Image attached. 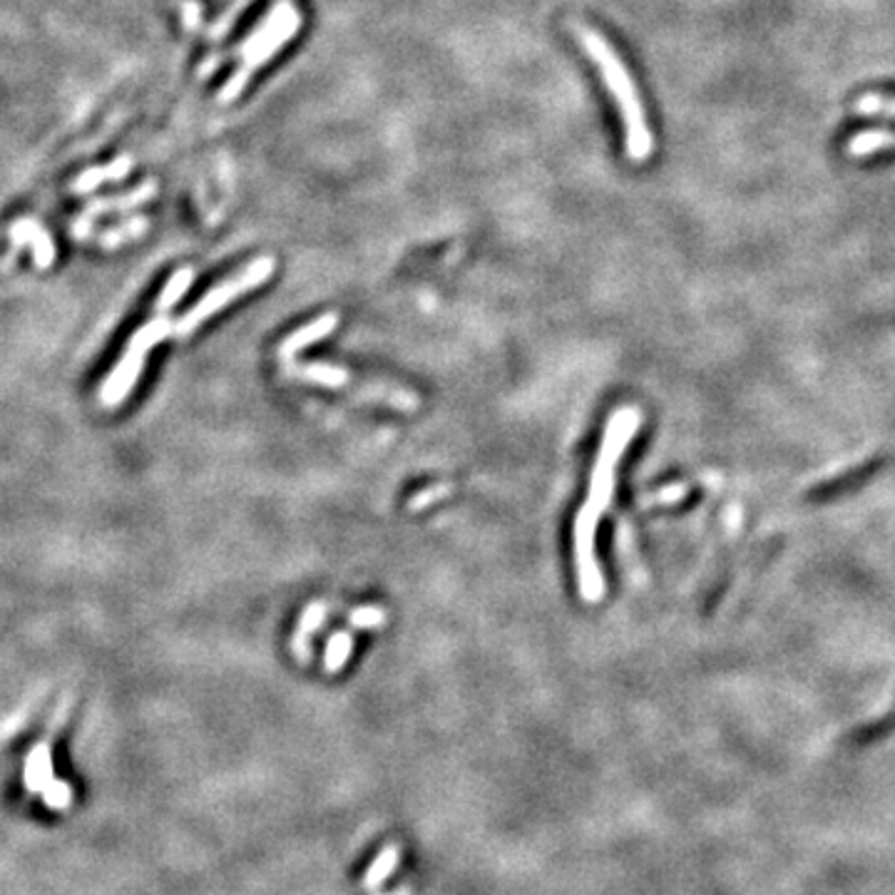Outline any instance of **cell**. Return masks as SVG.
I'll use <instances>...</instances> for the list:
<instances>
[{
  "label": "cell",
  "mask_w": 895,
  "mask_h": 895,
  "mask_svg": "<svg viewBox=\"0 0 895 895\" xmlns=\"http://www.w3.org/2000/svg\"><path fill=\"white\" fill-rule=\"evenodd\" d=\"M575 33L582 48H585L587 55L592 58V63H595L602 73V80H605L610 95L615 97V105L620 107L622 125H625V149L629 159L632 163H645L652 155V133L647 127L645 110H642L639 103V93L635 83H632L625 63L615 55V50L610 48L607 40L602 38L597 30L580 25L575 28Z\"/></svg>",
  "instance_id": "6da1fadb"
},
{
  "label": "cell",
  "mask_w": 895,
  "mask_h": 895,
  "mask_svg": "<svg viewBox=\"0 0 895 895\" xmlns=\"http://www.w3.org/2000/svg\"><path fill=\"white\" fill-rule=\"evenodd\" d=\"M169 334H173V321H169V316L155 314L147 324L139 326L133 339H129V344L125 346V354L119 356L115 368L110 371V376L105 378L103 391H100V404L105 408H117L119 404H125L129 391L135 388L139 374H143L147 354Z\"/></svg>",
  "instance_id": "7a4b0ae2"
},
{
  "label": "cell",
  "mask_w": 895,
  "mask_h": 895,
  "mask_svg": "<svg viewBox=\"0 0 895 895\" xmlns=\"http://www.w3.org/2000/svg\"><path fill=\"white\" fill-rule=\"evenodd\" d=\"M271 274H274V259L257 257L251 264L237 271V274L225 279L222 284L209 289L192 309L185 311V314L173 324V334L179 339H187L189 334H195V331L202 326L207 319H212L215 314H219V311L227 309L231 301L239 299L241 294H247V291H251V289L267 284Z\"/></svg>",
  "instance_id": "3957f363"
},
{
  "label": "cell",
  "mask_w": 895,
  "mask_h": 895,
  "mask_svg": "<svg viewBox=\"0 0 895 895\" xmlns=\"http://www.w3.org/2000/svg\"><path fill=\"white\" fill-rule=\"evenodd\" d=\"M637 428H639V414H635V410H620V414L610 418V424L605 428L600 456L590 476V492L585 502L592 510H597L600 516L610 506L612 492H615L617 462L622 458V452L629 446V438L635 436Z\"/></svg>",
  "instance_id": "277c9868"
},
{
  "label": "cell",
  "mask_w": 895,
  "mask_h": 895,
  "mask_svg": "<svg viewBox=\"0 0 895 895\" xmlns=\"http://www.w3.org/2000/svg\"><path fill=\"white\" fill-rule=\"evenodd\" d=\"M600 525V512L590 506H582L575 516V528H572V545H575V568L580 592L585 602L595 605L605 595V577L597 565L595 555V535Z\"/></svg>",
  "instance_id": "5b68a950"
},
{
  "label": "cell",
  "mask_w": 895,
  "mask_h": 895,
  "mask_svg": "<svg viewBox=\"0 0 895 895\" xmlns=\"http://www.w3.org/2000/svg\"><path fill=\"white\" fill-rule=\"evenodd\" d=\"M301 28V15L296 13V8L291 10L289 18L284 20V25H281L274 35L269 40H264L254 53H249L241 58V65L235 75L229 77V83L222 87V93H219V103H231V100L241 95V90L247 87V83L251 80V75L257 73V70L264 67L271 58H274L281 48H284L291 38L296 35V30Z\"/></svg>",
  "instance_id": "8992f818"
},
{
  "label": "cell",
  "mask_w": 895,
  "mask_h": 895,
  "mask_svg": "<svg viewBox=\"0 0 895 895\" xmlns=\"http://www.w3.org/2000/svg\"><path fill=\"white\" fill-rule=\"evenodd\" d=\"M336 326H339V314L329 311V314L314 319L311 324L296 329L294 334H289L284 341H281V346H279L281 358L291 361L299 354V351L314 346V344H319V341H324L329 334H334Z\"/></svg>",
  "instance_id": "52a82bcc"
},
{
  "label": "cell",
  "mask_w": 895,
  "mask_h": 895,
  "mask_svg": "<svg viewBox=\"0 0 895 895\" xmlns=\"http://www.w3.org/2000/svg\"><path fill=\"white\" fill-rule=\"evenodd\" d=\"M329 610H331L329 602H311V605L304 610V615L299 617V627L294 632V639H291V649H294V655L301 665H309L311 662L309 639L314 632H319L326 625Z\"/></svg>",
  "instance_id": "ba28073f"
},
{
  "label": "cell",
  "mask_w": 895,
  "mask_h": 895,
  "mask_svg": "<svg viewBox=\"0 0 895 895\" xmlns=\"http://www.w3.org/2000/svg\"><path fill=\"white\" fill-rule=\"evenodd\" d=\"M881 466H883L881 458L863 462V466H858V468H851L846 472H841L839 478H831L826 482H821V486L813 488L809 496H811V500H831L836 496H843V492H849L853 488H858L861 482H866Z\"/></svg>",
  "instance_id": "9c48e42d"
},
{
  "label": "cell",
  "mask_w": 895,
  "mask_h": 895,
  "mask_svg": "<svg viewBox=\"0 0 895 895\" xmlns=\"http://www.w3.org/2000/svg\"><path fill=\"white\" fill-rule=\"evenodd\" d=\"M10 235L18 241V244H30L33 247V257H35V264L40 269H48L53 264V257H55V249H53V241L48 239V235L43 229H40L35 222H30V219H23V222L13 225L10 229Z\"/></svg>",
  "instance_id": "30bf717a"
},
{
  "label": "cell",
  "mask_w": 895,
  "mask_h": 895,
  "mask_svg": "<svg viewBox=\"0 0 895 895\" xmlns=\"http://www.w3.org/2000/svg\"><path fill=\"white\" fill-rule=\"evenodd\" d=\"M398 863H400V846L398 843H388L386 849L378 851V856L368 866L364 881H361V886H364L366 891H378L381 886H384V881L391 876V873L398 868Z\"/></svg>",
  "instance_id": "8fae6325"
},
{
  "label": "cell",
  "mask_w": 895,
  "mask_h": 895,
  "mask_svg": "<svg viewBox=\"0 0 895 895\" xmlns=\"http://www.w3.org/2000/svg\"><path fill=\"white\" fill-rule=\"evenodd\" d=\"M294 374L301 381H306V384H314L321 388H346L351 381L346 371L334 364H306V366H299Z\"/></svg>",
  "instance_id": "7c38bea8"
},
{
  "label": "cell",
  "mask_w": 895,
  "mask_h": 895,
  "mask_svg": "<svg viewBox=\"0 0 895 895\" xmlns=\"http://www.w3.org/2000/svg\"><path fill=\"white\" fill-rule=\"evenodd\" d=\"M192 281H195V269L185 267V269L175 271V274L169 277V281L165 284V289L159 291V299L155 304V314L167 316V311L173 309L175 304H179V299L187 294L189 287H192Z\"/></svg>",
  "instance_id": "4fadbf2b"
},
{
  "label": "cell",
  "mask_w": 895,
  "mask_h": 895,
  "mask_svg": "<svg viewBox=\"0 0 895 895\" xmlns=\"http://www.w3.org/2000/svg\"><path fill=\"white\" fill-rule=\"evenodd\" d=\"M891 147H895V133H886V129H868L849 139V155L853 157H866Z\"/></svg>",
  "instance_id": "5bb4252c"
},
{
  "label": "cell",
  "mask_w": 895,
  "mask_h": 895,
  "mask_svg": "<svg viewBox=\"0 0 895 895\" xmlns=\"http://www.w3.org/2000/svg\"><path fill=\"white\" fill-rule=\"evenodd\" d=\"M351 652H354V637H351V632H334L324 649V669L329 674L341 672L346 667Z\"/></svg>",
  "instance_id": "9a60e30c"
},
{
  "label": "cell",
  "mask_w": 895,
  "mask_h": 895,
  "mask_svg": "<svg viewBox=\"0 0 895 895\" xmlns=\"http://www.w3.org/2000/svg\"><path fill=\"white\" fill-rule=\"evenodd\" d=\"M386 610L384 607H376V605H364V607H356L348 612V625L351 629H381L386 627Z\"/></svg>",
  "instance_id": "2e32d148"
},
{
  "label": "cell",
  "mask_w": 895,
  "mask_h": 895,
  "mask_svg": "<svg viewBox=\"0 0 895 895\" xmlns=\"http://www.w3.org/2000/svg\"><path fill=\"white\" fill-rule=\"evenodd\" d=\"M450 492H452V486H448V482H438V486H430V488H426V490L416 492V496L408 500V510H410V512L426 510V508H430V506H436V502H440L444 498H448Z\"/></svg>",
  "instance_id": "e0dca14e"
},
{
  "label": "cell",
  "mask_w": 895,
  "mask_h": 895,
  "mask_svg": "<svg viewBox=\"0 0 895 895\" xmlns=\"http://www.w3.org/2000/svg\"><path fill=\"white\" fill-rule=\"evenodd\" d=\"M858 113L866 115H895V97H883V95H863L858 100Z\"/></svg>",
  "instance_id": "ac0fdd59"
},
{
  "label": "cell",
  "mask_w": 895,
  "mask_h": 895,
  "mask_svg": "<svg viewBox=\"0 0 895 895\" xmlns=\"http://www.w3.org/2000/svg\"><path fill=\"white\" fill-rule=\"evenodd\" d=\"M381 895H408V888H400V891H391V893H381Z\"/></svg>",
  "instance_id": "d6986e66"
}]
</instances>
